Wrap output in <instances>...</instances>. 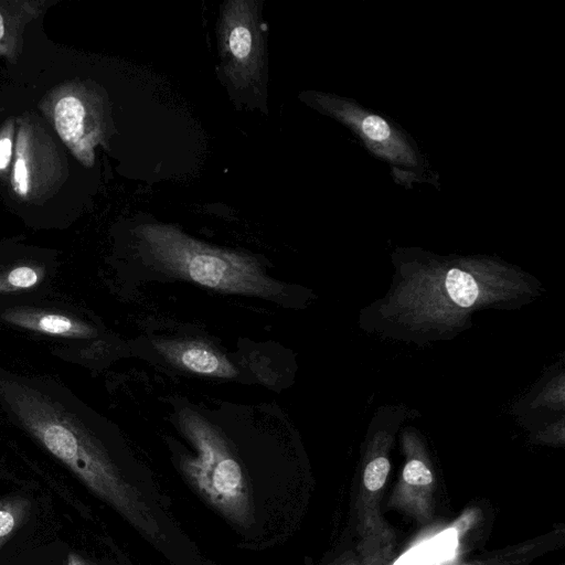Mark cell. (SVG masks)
<instances>
[{
  "instance_id": "17",
  "label": "cell",
  "mask_w": 565,
  "mask_h": 565,
  "mask_svg": "<svg viewBox=\"0 0 565 565\" xmlns=\"http://www.w3.org/2000/svg\"><path fill=\"white\" fill-rule=\"evenodd\" d=\"M70 565H78L76 562L74 563L73 561L71 562L70 561Z\"/></svg>"
},
{
  "instance_id": "6",
  "label": "cell",
  "mask_w": 565,
  "mask_h": 565,
  "mask_svg": "<svg viewBox=\"0 0 565 565\" xmlns=\"http://www.w3.org/2000/svg\"><path fill=\"white\" fill-rule=\"evenodd\" d=\"M218 47L226 77L246 88L260 79L264 40L257 1H226L220 14Z\"/></svg>"
},
{
  "instance_id": "15",
  "label": "cell",
  "mask_w": 565,
  "mask_h": 565,
  "mask_svg": "<svg viewBox=\"0 0 565 565\" xmlns=\"http://www.w3.org/2000/svg\"><path fill=\"white\" fill-rule=\"evenodd\" d=\"M17 121L7 119L0 128V177H9L14 156Z\"/></svg>"
},
{
  "instance_id": "4",
  "label": "cell",
  "mask_w": 565,
  "mask_h": 565,
  "mask_svg": "<svg viewBox=\"0 0 565 565\" xmlns=\"http://www.w3.org/2000/svg\"><path fill=\"white\" fill-rule=\"evenodd\" d=\"M40 107L73 156L93 167L96 147H106L109 136L108 105L102 92L86 82H67L51 90Z\"/></svg>"
},
{
  "instance_id": "1",
  "label": "cell",
  "mask_w": 565,
  "mask_h": 565,
  "mask_svg": "<svg viewBox=\"0 0 565 565\" xmlns=\"http://www.w3.org/2000/svg\"><path fill=\"white\" fill-rule=\"evenodd\" d=\"M0 409L7 420L65 465L149 540L160 526L141 493L128 483L105 441L107 422L49 375L0 365Z\"/></svg>"
},
{
  "instance_id": "18",
  "label": "cell",
  "mask_w": 565,
  "mask_h": 565,
  "mask_svg": "<svg viewBox=\"0 0 565 565\" xmlns=\"http://www.w3.org/2000/svg\"><path fill=\"white\" fill-rule=\"evenodd\" d=\"M344 565H358L356 563H351V564H344Z\"/></svg>"
},
{
  "instance_id": "9",
  "label": "cell",
  "mask_w": 565,
  "mask_h": 565,
  "mask_svg": "<svg viewBox=\"0 0 565 565\" xmlns=\"http://www.w3.org/2000/svg\"><path fill=\"white\" fill-rule=\"evenodd\" d=\"M405 450L406 461L390 498V505L420 523H426L434 511L435 476L419 446L412 443Z\"/></svg>"
},
{
  "instance_id": "16",
  "label": "cell",
  "mask_w": 565,
  "mask_h": 565,
  "mask_svg": "<svg viewBox=\"0 0 565 565\" xmlns=\"http://www.w3.org/2000/svg\"><path fill=\"white\" fill-rule=\"evenodd\" d=\"M15 526V515L9 507L0 508V542L6 539Z\"/></svg>"
},
{
  "instance_id": "14",
  "label": "cell",
  "mask_w": 565,
  "mask_h": 565,
  "mask_svg": "<svg viewBox=\"0 0 565 565\" xmlns=\"http://www.w3.org/2000/svg\"><path fill=\"white\" fill-rule=\"evenodd\" d=\"M358 529L362 565H388L393 557L395 535L381 513L360 519Z\"/></svg>"
},
{
  "instance_id": "12",
  "label": "cell",
  "mask_w": 565,
  "mask_h": 565,
  "mask_svg": "<svg viewBox=\"0 0 565 565\" xmlns=\"http://www.w3.org/2000/svg\"><path fill=\"white\" fill-rule=\"evenodd\" d=\"M43 1H0V56L15 63L26 24L43 11Z\"/></svg>"
},
{
  "instance_id": "13",
  "label": "cell",
  "mask_w": 565,
  "mask_h": 565,
  "mask_svg": "<svg viewBox=\"0 0 565 565\" xmlns=\"http://www.w3.org/2000/svg\"><path fill=\"white\" fill-rule=\"evenodd\" d=\"M391 469L387 450L383 445L370 449L364 462L358 500L359 520L380 513L382 498Z\"/></svg>"
},
{
  "instance_id": "8",
  "label": "cell",
  "mask_w": 565,
  "mask_h": 565,
  "mask_svg": "<svg viewBox=\"0 0 565 565\" xmlns=\"http://www.w3.org/2000/svg\"><path fill=\"white\" fill-rule=\"evenodd\" d=\"M56 269L55 258L50 255L0 253V308L49 299Z\"/></svg>"
},
{
  "instance_id": "10",
  "label": "cell",
  "mask_w": 565,
  "mask_h": 565,
  "mask_svg": "<svg viewBox=\"0 0 565 565\" xmlns=\"http://www.w3.org/2000/svg\"><path fill=\"white\" fill-rule=\"evenodd\" d=\"M313 99L327 113L352 126L353 130L359 132L363 141L369 142L373 150L381 151L382 154L395 160L401 158L403 161H407L409 159L407 146L399 142L397 135L382 117L360 111L355 106L329 95L316 94Z\"/></svg>"
},
{
  "instance_id": "3",
  "label": "cell",
  "mask_w": 565,
  "mask_h": 565,
  "mask_svg": "<svg viewBox=\"0 0 565 565\" xmlns=\"http://www.w3.org/2000/svg\"><path fill=\"white\" fill-rule=\"evenodd\" d=\"M178 423L195 449V456H183L180 460L184 477L224 518L248 527L254 521L248 480L224 436L190 408L180 411Z\"/></svg>"
},
{
  "instance_id": "2",
  "label": "cell",
  "mask_w": 565,
  "mask_h": 565,
  "mask_svg": "<svg viewBox=\"0 0 565 565\" xmlns=\"http://www.w3.org/2000/svg\"><path fill=\"white\" fill-rule=\"evenodd\" d=\"M136 233L149 260L171 276L225 294L274 300L285 295L286 285L248 254L211 246L170 224H142Z\"/></svg>"
},
{
  "instance_id": "11",
  "label": "cell",
  "mask_w": 565,
  "mask_h": 565,
  "mask_svg": "<svg viewBox=\"0 0 565 565\" xmlns=\"http://www.w3.org/2000/svg\"><path fill=\"white\" fill-rule=\"evenodd\" d=\"M157 351L171 364L191 373L233 379L238 371L216 348L205 341L188 339L154 340Z\"/></svg>"
},
{
  "instance_id": "5",
  "label": "cell",
  "mask_w": 565,
  "mask_h": 565,
  "mask_svg": "<svg viewBox=\"0 0 565 565\" xmlns=\"http://www.w3.org/2000/svg\"><path fill=\"white\" fill-rule=\"evenodd\" d=\"M64 158L41 124L31 116L17 120L14 156L9 173L12 192L22 201L46 198L63 181Z\"/></svg>"
},
{
  "instance_id": "7",
  "label": "cell",
  "mask_w": 565,
  "mask_h": 565,
  "mask_svg": "<svg viewBox=\"0 0 565 565\" xmlns=\"http://www.w3.org/2000/svg\"><path fill=\"white\" fill-rule=\"evenodd\" d=\"M0 324L64 343L94 340L103 333L97 323L75 306L50 299L0 308Z\"/></svg>"
}]
</instances>
